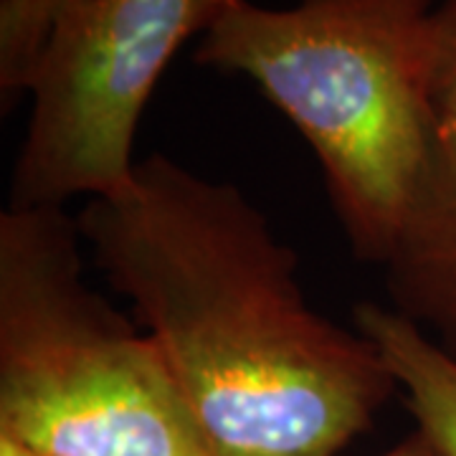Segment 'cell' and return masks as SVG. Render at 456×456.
<instances>
[{
  "label": "cell",
  "instance_id": "1",
  "mask_svg": "<svg viewBox=\"0 0 456 456\" xmlns=\"http://www.w3.org/2000/svg\"><path fill=\"white\" fill-rule=\"evenodd\" d=\"M77 224L208 456H338L398 388L373 342L307 302L297 251L239 185L147 155Z\"/></svg>",
  "mask_w": 456,
  "mask_h": 456
},
{
  "label": "cell",
  "instance_id": "2",
  "mask_svg": "<svg viewBox=\"0 0 456 456\" xmlns=\"http://www.w3.org/2000/svg\"><path fill=\"white\" fill-rule=\"evenodd\" d=\"M439 0H231L196 64L259 86L314 152L353 254L383 266L436 130L428 89Z\"/></svg>",
  "mask_w": 456,
  "mask_h": 456
},
{
  "label": "cell",
  "instance_id": "3",
  "mask_svg": "<svg viewBox=\"0 0 456 456\" xmlns=\"http://www.w3.org/2000/svg\"><path fill=\"white\" fill-rule=\"evenodd\" d=\"M66 208L0 211V436L44 456H208L158 342L84 281Z\"/></svg>",
  "mask_w": 456,
  "mask_h": 456
},
{
  "label": "cell",
  "instance_id": "4",
  "mask_svg": "<svg viewBox=\"0 0 456 456\" xmlns=\"http://www.w3.org/2000/svg\"><path fill=\"white\" fill-rule=\"evenodd\" d=\"M231 0H64L33 61L8 208H66L119 191L147 102L180 46Z\"/></svg>",
  "mask_w": 456,
  "mask_h": 456
},
{
  "label": "cell",
  "instance_id": "5",
  "mask_svg": "<svg viewBox=\"0 0 456 456\" xmlns=\"http://www.w3.org/2000/svg\"><path fill=\"white\" fill-rule=\"evenodd\" d=\"M383 269L388 307L456 360V112L436 114Z\"/></svg>",
  "mask_w": 456,
  "mask_h": 456
},
{
  "label": "cell",
  "instance_id": "6",
  "mask_svg": "<svg viewBox=\"0 0 456 456\" xmlns=\"http://www.w3.org/2000/svg\"><path fill=\"white\" fill-rule=\"evenodd\" d=\"M353 322L383 355L416 426L456 456V360L386 305L360 302Z\"/></svg>",
  "mask_w": 456,
  "mask_h": 456
},
{
  "label": "cell",
  "instance_id": "7",
  "mask_svg": "<svg viewBox=\"0 0 456 456\" xmlns=\"http://www.w3.org/2000/svg\"><path fill=\"white\" fill-rule=\"evenodd\" d=\"M64 0H0V102L13 107L26 94L33 61Z\"/></svg>",
  "mask_w": 456,
  "mask_h": 456
},
{
  "label": "cell",
  "instance_id": "8",
  "mask_svg": "<svg viewBox=\"0 0 456 456\" xmlns=\"http://www.w3.org/2000/svg\"><path fill=\"white\" fill-rule=\"evenodd\" d=\"M428 89L436 114L456 112V0H439L431 16Z\"/></svg>",
  "mask_w": 456,
  "mask_h": 456
},
{
  "label": "cell",
  "instance_id": "9",
  "mask_svg": "<svg viewBox=\"0 0 456 456\" xmlns=\"http://www.w3.org/2000/svg\"><path fill=\"white\" fill-rule=\"evenodd\" d=\"M380 456H449V454H446L439 444L426 434L424 428H419V426H416V428L408 434L406 439L398 441L395 446H391L388 452H383Z\"/></svg>",
  "mask_w": 456,
  "mask_h": 456
},
{
  "label": "cell",
  "instance_id": "10",
  "mask_svg": "<svg viewBox=\"0 0 456 456\" xmlns=\"http://www.w3.org/2000/svg\"><path fill=\"white\" fill-rule=\"evenodd\" d=\"M0 456H44V454H36V452L26 449V446H20V444H16V441L0 436Z\"/></svg>",
  "mask_w": 456,
  "mask_h": 456
}]
</instances>
